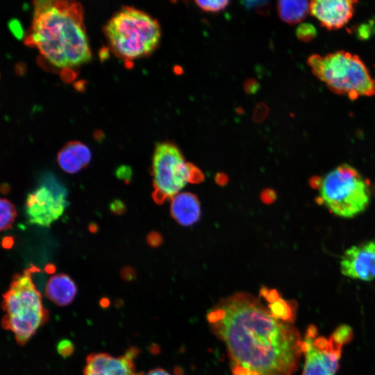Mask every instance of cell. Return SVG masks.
Returning a JSON list of instances; mask_svg holds the SVG:
<instances>
[{"instance_id": "1", "label": "cell", "mask_w": 375, "mask_h": 375, "mask_svg": "<svg viewBox=\"0 0 375 375\" xmlns=\"http://www.w3.org/2000/svg\"><path fill=\"white\" fill-rule=\"evenodd\" d=\"M297 305L274 289L258 297L238 292L208 311L212 333L224 344L232 375H292L302 351L294 326Z\"/></svg>"}, {"instance_id": "2", "label": "cell", "mask_w": 375, "mask_h": 375, "mask_svg": "<svg viewBox=\"0 0 375 375\" xmlns=\"http://www.w3.org/2000/svg\"><path fill=\"white\" fill-rule=\"evenodd\" d=\"M25 43L37 48L49 63L62 69L78 67L92 56L82 6L76 1H35Z\"/></svg>"}, {"instance_id": "3", "label": "cell", "mask_w": 375, "mask_h": 375, "mask_svg": "<svg viewBox=\"0 0 375 375\" xmlns=\"http://www.w3.org/2000/svg\"><path fill=\"white\" fill-rule=\"evenodd\" d=\"M38 271L32 265L22 274H15L3 296L5 315L2 325L14 334L19 344L26 343L48 318L42 296L32 278L33 274Z\"/></svg>"}, {"instance_id": "4", "label": "cell", "mask_w": 375, "mask_h": 375, "mask_svg": "<svg viewBox=\"0 0 375 375\" xmlns=\"http://www.w3.org/2000/svg\"><path fill=\"white\" fill-rule=\"evenodd\" d=\"M312 73L333 93L351 100L375 94V79L356 54L340 50L307 60Z\"/></svg>"}, {"instance_id": "5", "label": "cell", "mask_w": 375, "mask_h": 375, "mask_svg": "<svg viewBox=\"0 0 375 375\" xmlns=\"http://www.w3.org/2000/svg\"><path fill=\"white\" fill-rule=\"evenodd\" d=\"M105 33L113 53L126 62L150 54L160 39L158 22L146 12L123 7L108 22Z\"/></svg>"}, {"instance_id": "6", "label": "cell", "mask_w": 375, "mask_h": 375, "mask_svg": "<svg viewBox=\"0 0 375 375\" xmlns=\"http://www.w3.org/2000/svg\"><path fill=\"white\" fill-rule=\"evenodd\" d=\"M323 204L335 215L353 218L369 204L371 192L361 174L353 166L342 163L322 178L319 187Z\"/></svg>"}, {"instance_id": "7", "label": "cell", "mask_w": 375, "mask_h": 375, "mask_svg": "<svg viewBox=\"0 0 375 375\" xmlns=\"http://www.w3.org/2000/svg\"><path fill=\"white\" fill-rule=\"evenodd\" d=\"M152 172L154 188L152 197L158 204L174 197L188 182H199L203 178L197 167L185 161L179 149L168 142L156 144Z\"/></svg>"}, {"instance_id": "8", "label": "cell", "mask_w": 375, "mask_h": 375, "mask_svg": "<svg viewBox=\"0 0 375 375\" xmlns=\"http://www.w3.org/2000/svg\"><path fill=\"white\" fill-rule=\"evenodd\" d=\"M352 338V329L347 325L338 327L328 338L319 336L317 327L310 325L302 341L303 375H335L342 347Z\"/></svg>"}, {"instance_id": "9", "label": "cell", "mask_w": 375, "mask_h": 375, "mask_svg": "<svg viewBox=\"0 0 375 375\" xmlns=\"http://www.w3.org/2000/svg\"><path fill=\"white\" fill-rule=\"evenodd\" d=\"M67 191L57 180L47 176L40 186L28 194L26 210L31 224L48 227L63 213Z\"/></svg>"}, {"instance_id": "10", "label": "cell", "mask_w": 375, "mask_h": 375, "mask_svg": "<svg viewBox=\"0 0 375 375\" xmlns=\"http://www.w3.org/2000/svg\"><path fill=\"white\" fill-rule=\"evenodd\" d=\"M341 273L346 277L363 281L375 279V240L353 245L342 254Z\"/></svg>"}, {"instance_id": "11", "label": "cell", "mask_w": 375, "mask_h": 375, "mask_svg": "<svg viewBox=\"0 0 375 375\" xmlns=\"http://www.w3.org/2000/svg\"><path fill=\"white\" fill-rule=\"evenodd\" d=\"M138 349L131 348L120 356L106 353H92L88 356L83 375H143L136 372L134 359Z\"/></svg>"}, {"instance_id": "12", "label": "cell", "mask_w": 375, "mask_h": 375, "mask_svg": "<svg viewBox=\"0 0 375 375\" xmlns=\"http://www.w3.org/2000/svg\"><path fill=\"white\" fill-rule=\"evenodd\" d=\"M357 3L353 0H314L310 1L309 10L322 27L334 31L348 24Z\"/></svg>"}, {"instance_id": "13", "label": "cell", "mask_w": 375, "mask_h": 375, "mask_svg": "<svg viewBox=\"0 0 375 375\" xmlns=\"http://www.w3.org/2000/svg\"><path fill=\"white\" fill-rule=\"evenodd\" d=\"M90 149L84 144L73 141L66 144L58 152L57 160L66 172L74 174L86 167L91 160Z\"/></svg>"}, {"instance_id": "14", "label": "cell", "mask_w": 375, "mask_h": 375, "mask_svg": "<svg viewBox=\"0 0 375 375\" xmlns=\"http://www.w3.org/2000/svg\"><path fill=\"white\" fill-rule=\"evenodd\" d=\"M171 214L181 225L188 226L197 222L200 217V203L197 197L190 192L178 194L172 198Z\"/></svg>"}, {"instance_id": "15", "label": "cell", "mask_w": 375, "mask_h": 375, "mask_svg": "<svg viewBox=\"0 0 375 375\" xmlns=\"http://www.w3.org/2000/svg\"><path fill=\"white\" fill-rule=\"evenodd\" d=\"M76 293L77 288L74 281L65 274L51 276L45 287L47 297L60 306L71 303Z\"/></svg>"}, {"instance_id": "16", "label": "cell", "mask_w": 375, "mask_h": 375, "mask_svg": "<svg viewBox=\"0 0 375 375\" xmlns=\"http://www.w3.org/2000/svg\"><path fill=\"white\" fill-rule=\"evenodd\" d=\"M310 1H279L277 10L280 18L289 24H294L303 21L310 12Z\"/></svg>"}, {"instance_id": "17", "label": "cell", "mask_w": 375, "mask_h": 375, "mask_svg": "<svg viewBox=\"0 0 375 375\" xmlns=\"http://www.w3.org/2000/svg\"><path fill=\"white\" fill-rule=\"evenodd\" d=\"M17 212L12 203L6 199H1V230L10 228L14 222Z\"/></svg>"}, {"instance_id": "18", "label": "cell", "mask_w": 375, "mask_h": 375, "mask_svg": "<svg viewBox=\"0 0 375 375\" xmlns=\"http://www.w3.org/2000/svg\"><path fill=\"white\" fill-rule=\"evenodd\" d=\"M317 30L315 26L308 23H303L299 25L296 31V35L299 40L307 42L315 38Z\"/></svg>"}, {"instance_id": "19", "label": "cell", "mask_w": 375, "mask_h": 375, "mask_svg": "<svg viewBox=\"0 0 375 375\" xmlns=\"http://www.w3.org/2000/svg\"><path fill=\"white\" fill-rule=\"evenodd\" d=\"M228 1H197L196 3L202 10L207 12H218L224 9L228 4Z\"/></svg>"}, {"instance_id": "20", "label": "cell", "mask_w": 375, "mask_h": 375, "mask_svg": "<svg viewBox=\"0 0 375 375\" xmlns=\"http://www.w3.org/2000/svg\"><path fill=\"white\" fill-rule=\"evenodd\" d=\"M57 351L62 357H67L72 354L74 345L69 340H60L57 345Z\"/></svg>"}, {"instance_id": "21", "label": "cell", "mask_w": 375, "mask_h": 375, "mask_svg": "<svg viewBox=\"0 0 375 375\" xmlns=\"http://www.w3.org/2000/svg\"><path fill=\"white\" fill-rule=\"evenodd\" d=\"M116 176L118 178L128 183L132 177V170L128 166H120L116 170Z\"/></svg>"}, {"instance_id": "22", "label": "cell", "mask_w": 375, "mask_h": 375, "mask_svg": "<svg viewBox=\"0 0 375 375\" xmlns=\"http://www.w3.org/2000/svg\"><path fill=\"white\" fill-rule=\"evenodd\" d=\"M8 27L11 33L18 39L23 36V29L20 23L17 19H12L8 23Z\"/></svg>"}, {"instance_id": "23", "label": "cell", "mask_w": 375, "mask_h": 375, "mask_svg": "<svg viewBox=\"0 0 375 375\" xmlns=\"http://www.w3.org/2000/svg\"><path fill=\"white\" fill-rule=\"evenodd\" d=\"M110 210L116 215H122L126 211V206L121 200H115L110 205Z\"/></svg>"}, {"instance_id": "24", "label": "cell", "mask_w": 375, "mask_h": 375, "mask_svg": "<svg viewBox=\"0 0 375 375\" xmlns=\"http://www.w3.org/2000/svg\"><path fill=\"white\" fill-rule=\"evenodd\" d=\"M147 242L149 245L156 247L161 242V237L158 233H151L147 237Z\"/></svg>"}, {"instance_id": "25", "label": "cell", "mask_w": 375, "mask_h": 375, "mask_svg": "<svg viewBox=\"0 0 375 375\" xmlns=\"http://www.w3.org/2000/svg\"><path fill=\"white\" fill-rule=\"evenodd\" d=\"M122 276L126 281L132 280L135 276V272L131 267H125L122 269Z\"/></svg>"}, {"instance_id": "26", "label": "cell", "mask_w": 375, "mask_h": 375, "mask_svg": "<svg viewBox=\"0 0 375 375\" xmlns=\"http://www.w3.org/2000/svg\"><path fill=\"white\" fill-rule=\"evenodd\" d=\"M145 375H171V374L163 369L155 368L148 372Z\"/></svg>"}, {"instance_id": "27", "label": "cell", "mask_w": 375, "mask_h": 375, "mask_svg": "<svg viewBox=\"0 0 375 375\" xmlns=\"http://www.w3.org/2000/svg\"><path fill=\"white\" fill-rule=\"evenodd\" d=\"M14 244V240L12 237H5L2 240V246L5 249H10Z\"/></svg>"}, {"instance_id": "28", "label": "cell", "mask_w": 375, "mask_h": 375, "mask_svg": "<svg viewBox=\"0 0 375 375\" xmlns=\"http://www.w3.org/2000/svg\"><path fill=\"white\" fill-rule=\"evenodd\" d=\"M256 83L255 81H249V83H248L247 84V90H248L250 92H253L256 91V89L257 88L256 87Z\"/></svg>"}, {"instance_id": "29", "label": "cell", "mask_w": 375, "mask_h": 375, "mask_svg": "<svg viewBox=\"0 0 375 375\" xmlns=\"http://www.w3.org/2000/svg\"><path fill=\"white\" fill-rule=\"evenodd\" d=\"M45 271L48 274H53L56 271V267L54 265L49 263L45 266Z\"/></svg>"}, {"instance_id": "30", "label": "cell", "mask_w": 375, "mask_h": 375, "mask_svg": "<svg viewBox=\"0 0 375 375\" xmlns=\"http://www.w3.org/2000/svg\"><path fill=\"white\" fill-rule=\"evenodd\" d=\"M10 191V186L7 183H3L1 186V192L2 194H7Z\"/></svg>"}, {"instance_id": "31", "label": "cell", "mask_w": 375, "mask_h": 375, "mask_svg": "<svg viewBox=\"0 0 375 375\" xmlns=\"http://www.w3.org/2000/svg\"><path fill=\"white\" fill-rule=\"evenodd\" d=\"M89 231L91 233H96L98 231V226L95 223H90L89 225Z\"/></svg>"}]
</instances>
